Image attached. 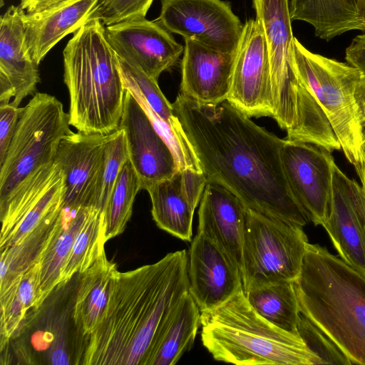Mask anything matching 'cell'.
Instances as JSON below:
<instances>
[{"mask_svg": "<svg viewBox=\"0 0 365 365\" xmlns=\"http://www.w3.org/2000/svg\"><path fill=\"white\" fill-rule=\"evenodd\" d=\"M173 106L207 182L225 187L249 210L301 227L310 222L284 172L285 138L227 100L201 104L179 93Z\"/></svg>", "mask_w": 365, "mask_h": 365, "instance_id": "cell-1", "label": "cell"}, {"mask_svg": "<svg viewBox=\"0 0 365 365\" xmlns=\"http://www.w3.org/2000/svg\"><path fill=\"white\" fill-rule=\"evenodd\" d=\"M185 250L126 272H116L102 318L76 364L151 365L163 329L189 291Z\"/></svg>", "mask_w": 365, "mask_h": 365, "instance_id": "cell-2", "label": "cell"}, {"mask_svg": "<svg viewBox=\"0 0 365 365\" xmlns=\"http://www.w3.org/2000/svg\"><path fill=\"white\" fill-rule=\"evenodd\" d=\"M293 284L300 313L351 364L365 365V273L326 247L308 243Z\"/></svg>", "mask_w": 365, "mask_h": 365, "instance_id": "cell-3", "label": "cell"}, {"mask_svg": "<svg viewBox=\"0 0 365 365\" xmlns=\"http://www.w3.org/2000/svg\"><path fill=\"white\" fill-rule=\"evenodd\" d=\"M63 68L70 125L90 134L117 130L125 88L117 54L99 19H91L73 33L63 50Z\"/></svg>", "mask_w": 365, "mask_h": 365, "instance_id": "cell-4", "label": "cell"}, {"mask_svg": "<svg viewBox=\"0 0 365 365\" xmlns=\"http://www.w3.org/2000/svg\"><path fill=\"white\" fill-rule=\"evenodd\" d=\"M201 340L212 357L237 365L322 364L299 334L261 317L243 289L217 307L201 312Z\"/></svg>", "mask_w": 365, "mask_h": 365, "instance_id": "cell-5", "label": "cell"}, {"mask_svg": "<svg viewBox=\"0 0 365 365\" xmlns=\"http://www.w3.org/2000/svg\"><path fill=\"white\" fill-rule=\"evenodd\" d=\"M292 63L326 115L345 157L356 167L362 158L364 140L354 88L361 73L347 63L310 51L295 37Z\"/></svg>", "mask_w": 365, "mask_h": 365, "instance_id": "cell-6", "label": "cell"}, {"mask_svg": "<svg viewBox=\"0 0 365 365\" xmlns=\"http://www.w3.org/2000/svg\"><path fill=\"white\" fill-rule=\"evenodd\" d=\"M69 115L55 96L36 93L21 108L7 153L0 163V204L28 177L53 163L61 139L72 132Z\"/></svg>", "mask_w": 365, "mask_h": 365, "instance_id": "cell-7", "label": "cell"}, {"mask_svg": "<svg viewBox=\"0 0 365 365\" xmlns=\"http://www.w3.org/2000/svg\"><path fill=\"white\" fill-rule=\"evenodd\" d=\"M309 243L303 227L247 209L243 242V292L299 276Z\"/></svg>", "mask_w": 365, "mask_h": 365, "instance_id": "cell-8", "label": "cell"}, {"mask_svg": "<svg viewBox=\"0 0 365 365\" xmlns=\"http://www.w3.org/2000/svg\"><path fill=\"white\" fill-rule=\"evenodd\" d=\"M256 20L261 24L267 46L274 118L280 127L298 123L313 103L309 87L297 74L292 63L294 36L289 0H252Z\"/></svg>", "mask_w": 365, "mask_h": 365, "instance_id": "cell-9", "label": "cell"}, {"mask_svg": "<svg viewBox=\"0 0 365 365\" xmlns=\"http://www.w3.org/2000/svg\"><path fill=\"white\" fill-rule=\"evenodd\" d=\"M155 21L185 40L225 53L236 51L244 26L221 0H161Z\"/></svg>", "mask_w": 365, "mask_h": 365, "instance_id": "cell-10", "label": "cell"}, {"mask_svg": "<svg viewBox=\"0 0 365 365\" xmlns=\"http://www.w3.org/2000/svg\"><path fill=\"white\" fill-rule=\"evenodd\" d=\"M227 101L250 118L272 116L268 50L263 29L256 19H250L243 26Z\"/></svg>", "mask_w": 365, "mask_h": 365, "instance_id": "cell-11", "label": "cell"}, {"mask_svg": "<svg viewBox=\"0 0 365 365\" xmlns=\"http://www.w3.org/2000/svg\"><path fill=\"white\" fill-rule=\"evenodd\" d=\"M282 159L296 199L310 222L323 226L330 211L336 164L331 152L314 144L285 138Z\"/></svg>", "mask_w": 365, "mask_h": 365, "instance_id": "cell-12", "label": "cell"}, {"mask_svg": "<svg viewBox=\"0 0 365 365\" xmlns=\"http://www.w3.org/2000/svg\"><path fill=\"white\" fill-rule=\"evenodd\" d=\"M118 128L124 130L129 160L139 178L141 190L170 178L180 169L173 149L126 88Z\"/></svg>", "mask_w": 365, "mask_h": 365, "instance_id": "cell-13", "label": "cell"}, {"mask_svg": "<svg viewBox=\"0 0 365 365\" xmlns=\"http://www.w3.org/2000/svg\"><path fill=\"white\" fill-rule=\"evenodd\" d=\"M106 38L115 52L158 81L175 64L184 48L158 23L133 19L105 26Z\"/></svg>", "mask_w": 365, "mask_h": 365, "instance_id": "cell-14", "label": "cell"}, {"mask_svg": "<svg viewBox=\"0 0 365 365\" xmlns=\"http://www.w3.org/2000/svg\"><path fill=\"white\" fill-rule=\"evenodd\" d=\"M112 134L72 131L61 139L54 162L63 175L62 208L92 207L105 148Z\"/></svg>", "mask_w": 365, "mask_h": 365, "instance_id": "cell-15", "label": "cell"}, {"mask_svg": "<svg viewBox=\"0 0 365 365\" xmlns=\"http://www.w3.org/2000/svg\"><path fill=\"white\" fill-rule=\"evenodd\" d=\"M322 227L339 257L365 273V193L336 164L330 211Z\"/></svg>", "mask_w": 365, "mask_h": 365, "instance_id": "cell-16", "label": "cell"}, {"mask_svg": "<svg viewBox=\"0 0 365 365\" xmlns=\"http://www.w3.org/2000/svg\"><path fill=\"white\" fill-rule=\"evenodd\" d=\"M187 271L189 292L200 312L217 307L243 289L238 268L215 242L200 232L192 240Z\"/></svg>", "mask_w": 365, "mask_h": 365, "instance_id": "cell-17", "label": "cell"}, {"mask_svg": "<svg viewBox=\"0 0 365 365\" xmlns=\"http://www.w3.org/2000/svg\"><path fill=\"white\" fill-rule=\"evenodd\" d=\"M11 5L0 19V105L19 107L29 96H34L41 82L38 65L25 44L23 14Z\"/></svg>", "mask_w": 365, "mask_h": 365, "instance_id": "cell-18", "label": "cell"}, {"mask_svg": "<svg viewBox=\"0 0 365 365\" xmlns=\"http://www.w3.org/2000/svg\"><path fill=\"white\" fill-rule=\"evenodd\" d=\"M207 183L202 172L182 168L150 186L146 191L158 227L182 240L191 241L194 212Z\"/></svg>", "mask_w": 365, "mask_h": 365, "instance_id": "cell-19", "label": "cell"}, {"mask_svg": "<svg viewBox=\"0 0 365 365\" xmlns=\"http://www.w3.org/2000/svg\"><path fill=\"white\" fill-rule=\"evenodd\" d=\"M235 53L220 52L192 40H185L180 93L201 104L227 99Z\"/></svg>", "mask_w": 365, "mask_h": 365, "instance_id": "cell-20", "label": "cell"}, {"mask_svg": "<svg viewBox=\"0 0 365 365\" xmlns=\"http://www.w3.org/2000/svg\"><path fill=\"white\" fill-rule=\"evenodd\" d=\"M247 210L227 189L207 182L198 210V232L215 242L229 256L242 277Z\"/></svg>", "mask_w": 365, "mask_h": 365, "instance_id": "cell-21", "label": "cell"}, {"mask_svg": "<svg viewBox=\"0 0 365 365\" xmlns=\"http://www.w3.org/2000/svg\"><path fill=\"white\" fill-rule=\"evenodd\" d=\"M98 0H65L42 11L23 14L25 44L38 66L64 36L91 19Z\"/></svg>", "mask_w": 365, "mask_h": 365, "instance_id": "cell-22", "label": "cell"}, {"mask_svg": "<svg viewBox=\"0 0 365 365\" xmlns=\"http://www.w3.org/2000/svg\"><path fill=\"white\" fill-rule=\"evenodd\" d=\"M289 11L292 21L310 24L326 41L351 31L365 32V0H290Z\"/></svg>", "mask_w": 365, "mask_h": 365, "instance_id": "cell-23", "label": "cell"}, {"mask_svg": "<svg viewBox=\"0 0 365 365\" xmlns=\"http://www.w3.org/2000/svg\"><path fill=\"white\" fill-rule=\"evenodd\" d=\"M116 264L105 252L82 274L73 304L72 318L77 331L88 337L98 325L110 292Z\"/></svg>", "mask_w": 365, "mask_h": 365, "instance_id": "cell-24", "label": "cell"}, {"mask_svg": "<svg viewBox=\"0 0 365 365\" xmlns=\"http://www.w3.org/2000/svg\"><path fill=\"white\" fill-rule=\"evenodd\" d=\"M200 310L188 291L179 300L158 339L151 365H174L192 346Z\"/></svg>", "mask_w": 365, "mask_h": 365, "instance_id": "cell-25", "label": "cell"}, {"mask_svg": "<svg viewBox=\"0 0 365 365\" xmlns=\"http://www.w3.org/2000/svg\"><path fill=\"white\" fill-rule=\"evenodd\" d=\"M91 208H62L61 222L37 263L38 291L42 304L51 292L58 288L61 268Z\"/></svg>", "mask_w": 365, "mask_h": 365, "instance_id": "cell-26", "label": "cell"}, {"mask_svg": "<svg viewBox=\"0 0 365 365\" xmlns=\"http://www.w3.org/2000/svg\"><path fill=\"white\" fill-rule=\"evenodd\" d=\"M38 281V268L36 264L8 286L0 289L1 350L21 331L29 314L41 307Z\"/></svg>", "mask_w": 365, "mask_h": 365, "instance_id": "cell-27", "label": "cell"}, {"mask_svg": "<svg viewBox=\"0 0 365 365\" xmlns=\"http://www.w3.org/2000/svg\"><path fill=\"white\" fill-rule=\"evenodd\" d=\"M244 293L261 317L279 329L299 334L297 325L300 311L293 282L254 286Z\"/></svg>", "mask_w": 365, "mask_h": 365, "instance_id": "cell-28", "label": "cell"}, {"mask_svg": "<svg viewBox=\"0 0 365 365\" xmlns=\"http://www.w3.org/2000/svg\"><path fill=\"white\" fill-rule=\"evenodd\" d=\"M106 242L103 212L91 207L61 268L57 289L84 272L105 252Z\"/></svg>", "mask_w": 365, "mask_h": 365, "instance_id": "cell-29", "label": "cell"}, {"mask_svg": "<svg viewBox=\"0 0 365 365\" xmlns=\"http://www.w3.org/2000/svg\"><path fill=\"white\" fill-rule=\"evenodd\" d=\"M140 190L139 178L128 160L102 212L106 241L123 232L132 215L135 198Z\"/></svg>", "mask_w": 365, "mask_h": 365, "instance_id": "cell-30", "label": "cell"}, {"mask_svg": "<svg viewBox=\"0 0 365 365\" xmlns=\"http://www.w3.org/2000/svg\"><path fill=\"white\" fill-rule=\"evenodd\" d=\"M129 160L124 130L118 128L108 141L92 207L103 212L118 175Z\"/></svg>", "mask_w": 365, "mask_h": 365, "instance_id": "cell-31", "label": "cell"}, {"mask_svg": "<svg viewBox=\"0 0 365 365\" xmlns=\"http://www.w3.org/2000/svg\"><path fill=\"white\" fill-rule=\"evenodd\" d=\"M297 330L308 348L320 358L322 364H351L348 358L337 346L301 313Z\"/></svg>", "mask_w": 365, "mask_h": 365, "instance_id": "cell-32", "label": "cell"}, {"mask_svg": "<svg viewBox=\"0 0 365 365\" xmlns=\"http://www.w3.org/2000/svg\"><path fill=\"white\" fill-rule=\"evenodd\" d=\"M153 0H98L91 18L105 26L124 21L145 18Z\"/></svg>", "mask_w": 365, "mask_h": 365, "instance_id": "cell-33", "label": "cell"}, {"mask_svg": "<svg viewBox=\"0 0 365 365\" xmlns=\"http://www.w3.org/2000/svg\"><path fill=\"white\" fill-rule=\"evenodd\" d=\"M21 113V108L11 103L0 105V163L9 148Z\"/></svg>", "mask_w": 365, "mask_h": 365, "instance_id": "cell-34", "label": "cell"}, {"mask_svg": "<svg viewBox=\"0 0 365 365\" xmlns=\"http://www.w3.org/2000/svg\"><path fill=\"white\" fill-rule=\"evenodd\" d=\"M345 60L365 75V32L355 36L345 50Z\"/></svg>", "mask_w": 365, "mask_h": 365, "instance_id": "cell-35", "label": "cell"}, {"mask_svg": "<svg viewBox=\"0 0 365 365\" xmlns=\"http://www.w3.org/2000/svg\"><path fill=\"white\" fill-rule=\"evenodd\" d=\"M354 98L357 117L365 142V75L361 74L354 88Z\"/></svg>", "mask_w": 365, "mask_h": 365, "instance_id": "cell-36", "label": "cell"}, {"mask_svg": "<svg viewBox=\"0 0 365 365\" xmlns=\"http://www.w3.org/2000/svg\"><path fill=\"white\" fill-rule=\"evenodd\" d=\"M65 0H21L20 7L27 13L42 11Z\"/></svg>", "mask_w": 365, "mask_h": 365, "instance_id": "cell-37", "label": "cell"}, {"mask_svg": "<svg viewBox=\"0 0 365 365\" xmlns=\"http://www.w3.org/2000/svg\"><path fill=\"white\" fill-rule=\"evenodd\" d=\"M362 158L360 163L355 167V170L360 178L361 182V187L365 191V142L363 145Z\"/></svg>", "mask_w": 365, "mask_h": 365, "instance_id": "cell-38", "label": "cell"}, {"mask_svg": "<svg viewBox=\"0 0 365 365\" xmlns=\"http://www.w3.org/2000/svg\"><path fill=\"white\" fill-rule=\"evenodd\" d=\"M4 0H0V6L1 7L4 6Z\"/></svg>", "mask_w": 365, "mask_h": 365, "instance_id": "cell-39", "label": "cell"}, {"mask_svg": "<svg viewBox=\"0 0 365 365\" xmlns=\"http://www.w3.org/2000/svg\"><path fill=\"white\" fill-rule=\"evenodd\" d=\"M363 189V188H362ZM364 193H365V191L364 190Z\"/></svg>", "mask_w": 365, "mask_h": 365, "instance_id": "cell-40", "label": "cell"}]
</instances>
